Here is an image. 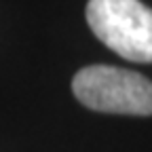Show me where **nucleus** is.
<instances>
[{
  "mask_svg": "<svg viewBox=\"0 0 152 152\" xmlns=\"http://www.w3.org/2000/svg\"><path fill=\"white\" fill-rule=\"evenodd\" d=\"M72 91L83 106L106 114L150 116L152 80L114 66H87L72 78Z\"/></svg>",
  "mask_w": 152,
  "mask_h": 152,
  "instance_id": "nucleus-1",
  "label": "nucleus"
},
{
  "mask_svg": "<svg viewBox=\"0 0 152 152\" xmlns=\"http://www.w3.org/2000/svg\"><path fill=\"white\" fill-rule=\"evenodd\" d=\"M87 21L93 34L123 59L152 61V9L140 0H89Z\"/></svg>",
  "mask_w": 152,
  "mask_h": 152,
  "instance_id": "nucleus-2",
  "label": "nucleus"
}]
</instances>
